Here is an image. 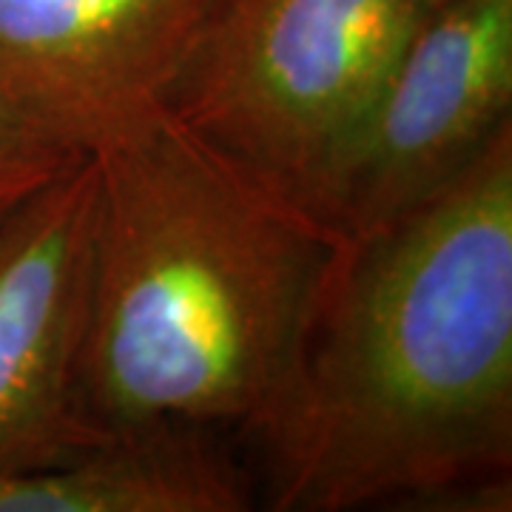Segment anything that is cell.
I'll return each instance as SVG.
<instances>
[{"label": "cell", "mask_w": 512, "mask_h": 512, "mask_svg": "<svg viewBox=\"0 0 512 512\" xmlns=\"http://www.w3.org/2000/svg\"><path fill=\"white\" fill-rule=\"evenodd\" d=\"M450 0H416V6H419V15L421 18H427L430 12H436L441 6H447Z\"/></svg>", "instance_id": "9"}, {"label": "cell", "mask_w": 512, "mask_h": 512, "mask_svg": "<svg viewBox=\"0 0 512 512\" xmlns=\"http://www.w3.org/2000/svg\"><path fill=\"white\" fill-rule=\"evenodd\" d=\"M86 154L89 419L114 433L239 424L256 436L291 384L350 237L168 106Z\"/></svg>", "instance_id": "2"}, {"label": "cell", "mask_w": 512, "mask_h": 512, "mask_svg": "<svg viewBox=\"0 0 512 512\" xmlns=\"http://www.w3.org/2000/svg\"><path fill=\"white\" fill-rule=\"evenodd\" d=\"M94 163L80 154L0 220V476L106 439L80 396L92 308Z\"/></svg>", "instance_id": "5"}, {"label": "cell", "mask_w": 512, "mask_h": 512, "mask_svg": "<svg viewBox=\"0 0 512 512\" xmlns=\"http://www.w3.org/2000/svg\"><path fill=\"white\" fill-rule=\"evenodd\" d=\"M512 0L421 18L330 177L322 217L362 237L436 194L512 117Z\"/></svg>", "instance_id": "4"}, {"label": "cell", "mask_w": 512, "mask_h": 512, "mask_svg": "<svg viewBox=\"0 0 512 512\" xmlns=\"http://www.w3.org/2000/svg\"><path fill=\"white\" fill-rule=\"evenodd\" d=\"M220 0H0V103L89 151L163 109Z\"/></svg>", "instance_id": "6"}, {"label": "cell", "mask_w": 512, "mask_h": 512, "mask_svg": "<svg viewBox=\"0 0 512 512\" xmlns=\"http://www.w3.org/2000/svg\"><path fill=\"white\" fill-rule=\"evenodd\" d=\"M245 478L205 427L117 430L55 464L0 476V512H242Z\"/></svg>", "instance_id": "7"}, {"label": "cell", "mask_w": 512, "mask_h": 512, "mask_svg": "<svg viewBox=\"0 0 512 512\" xmlns=\"http://www.w3.org/2000/svg\"><path fill=\"white\" fill-rule=\"evenodd\" d=\"M419 23L416 0H220L165 106L322 217Z\"/></svg>", "instance_id": "3"}, {"label": "cell", "mask_w": 512, "mask_h": 512, "mask_svg": "<svg viewBox=\"0 0 512 512\" xmlns=\"http://www.w3.org/2000/svg\"><path fill=\"white\" fill-rule=\"evenodd\" d=\"M256 439L276 512L510 510L512 123L436 194L350 237Z\"/></svg>", "instance_id": "1"}, {"label": "cell", "mask_w": 512, "mask_h": 512, "mask_svg": "<svg viewBox=\"0 0 512 512\" xmlns=\"http://www.w3.org/2000/svg\"><path fill=\"white\" fill-rule=\"evenodd\" d=\"M86 154L0 103V220Z\"/></svg>", "instance_id": "8"}]
</instances>
